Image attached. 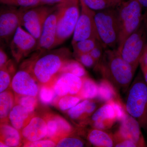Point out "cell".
Returning a JSON list of instances; mask_svg holds the SVG:
<instances>
[{"mask_svg":"<svg viewBox=\"0 0 147 147\" xmlns=\"http://www.w3.org/2000/svg\"><path fill=\"white\" fill-rule=\"evenodd\" d=\"M38 96L40 101L47 105L55 103L59 97L55 93L53 86L50 85L40 86Z\"/></svg>","mask_w":147,"mask_h":147,"instance_id":"30","label":"cell"},{"mask_svg":"<svg viewBox=\"0 0 147 147\" xmlns=\"http://www.w3.org/2000/svg\"><path fill=\"white\" fill-rule=\"evenodd\" d=\"M56 5H40L27 8H19L21 26L38 40H39L47 17Z\"/></svg>","mask_w":147,"mask_h":147,"instance_id":"8","label":"cell"},{"mask_svg":"<svg viewBox=\"0 0 147 147\" xmlns=\"http://www.w3.org/2000/svg\"><path fill=\"white\" fill-rule=\"evenodd\" d=\"M82 88L77 96L82 100L95 99L98 94V84L88 76L82 78Z\"/></svg>","mask_w":147,"mask_h":147,"instance_id":"25","label":"cell"},{"mask_svg":"<svg viewBox=\"0 0 147 147\" xmlns=\"http://www.w3.org/2000/svg\"><path fill=\"white\" fill-rule=\"evenodd\" d=\"M119 122L117 113L111 100L102 103L92 114L88 124L92 128L108 130Z\"/></svg>","mask_w":147,"mask_h":147,"instance_id":"14","label":"cell"},{"mask_svg":"<svg viewBox=\"0 0 147 147\" xmlns=\"http://www.w3.org/2000/svg\"><path fill=\"white\" fill-rule=\"evenodd\" d=\"M95 21L99 40L105 49H117L120 29L116 8L96 11Z\"/></svg>","mask_w":147,"mask_h":147,"instance_id":"4","label":"cell"},{"mask_svg":"<svg viewBox=\"0 0 147 147\" xmlns=\"http://www.w3.org/2000/svg\"><path fill=\"white\" fill-rule=\"evenodd\" d=\"M142 129L138 122L127 113L116 132L122 137L134 142L137 147H147Z\"/></svg>","mask_w":147,"mask_h":147,"instance_id":"18","label":"cell"},{"mask_svg":"<svg viewBox=\"0 0 147 147\" xmlns=\"http://www.w3.org/2000/svg\"><path fill=\"white\" fill-rule=\"evenodd\" d=\"M97 99L82 100L67 111L69 117L79 126L84 127L92 114L102 103Z\"/></svg>","mask_w":147,"mask_h":147,"instance_id":"16","label":"cell"},{"mask_svg":"<svg viewBox=\"0 0 147 147\" xmlns=\"http://www.w3.org/2000/svg\"><path fill=\"white\" fill-rule=\"evenodd\" d=\"M147 12L139 27L117 48L122 57L137 68L147 44Z\"/></svg>","mask_w":147,"mask_h":147,"instance_id":"6","label":"cell"},{"mask_svg":"<svg viewBox=\"0 0 147 147\" xmlns=\"http://www.w3.org/2000/svg\"><path fill=\"white\" fill-rule=\"evenodd\" d=\"M15 67L11 60L0 68V92L8 89L15 74Z\"/></svg>","mask_w":147,"mask_h":147,"instance_id":"26","label":"cell"},{"mask_svg":"<svg viewBox=\"0 0 147 147\" xmlns=\"http://www.w3.org/2000/svg\"><path fill=\"white\" fill-rule=\"evenodd\" d=\"M91 9L98 11L108 9L116 8L124 0H83Z\"/></svg>","mask_w":147,"mask_h":147,"instance_id":"27","label":"cell"},{"mask_svg":"<svg viewBox=\"0 0 147 147\" xmlns=\"http://www.w3.org/2000/svg\"><path fill=\"white\" fill-rule=\"evenodd\" d=\"M64 0H40V5H55L63 2Z\"/></svg>","mask_w":147,"mask_h":147,"instance_id":"41","label":"cell"},{"mask_svg":"<svg viewBox=\"0 0 147 147\" xmlns=\"http://www.w3.org/2000/svg\"><path fill=\"white\" fill-rule=\"evenodd\" d=\"M55 47L63 43L73 34L80 15V0H64L59 4Z\"/></svg>","mask_w":147,"mask_h":147,"instance_id":"7","label":"cell"},{"mask_svg":"<svg viewBox=\"0 0 147 147\" xmlns=\"http://www.w3.org/2000/svg\"><path fill=\"white\" fill-rule=\"evenodd\" d=\"M38 40L19 26L9 43L11 53L17 63L36 51Z\"/></svg>","mask_w":147,"mask_h":147,"instance_id":"11","label":"cell"},{"mask_svg":"<svg viewBox=\"0 0 147 147\" xmlns=\"http://www.w3.org/2000/svg\"><path fill=\"white\" fill-rule=\"evenodd\" d=\"M87 139L94 147H115L113 134L106 130L92 128L88 131Z\"/></svg>","mask_w":147,"mask_h":147,"instance_id":"20","label":"cell"},{"mask_svg":"<svg viewBox=\"0 0 147 147\" xmlns=\"http://www.w3.org/2000/svg\"><path fill=\"white\" fill-rule=\"evenodd\" d=\"M143 7L137 0H124L116 8L120 29L118 47L140 26L144 17Z\"/></svg>","mask_w":147,"mask_h":147,"instance_id":"5","label":"cell"},{"mask_svg":"<svg viewBox=\"0 0 147 147\" xmlns=\"http://www.w3.org/2000/svg\"><path fill=\"white\" fill-rule=\"evenodd\" d=\"M68 72L83 78L88 76L87 71L84 66L77 61L69 60L66 63L62 71V73Z\"/></svg>","mask_w":147,"mask_h":147,"instance_id":"32","label":"cell"},{"mask_svg":"<svg viewBox=\"0 0 147 147\" xmlns=\"http://www.w3.org/2000/svg\"><path fill=\"white\" fill-rule=\"evenodd\" d=\"M0 11V38L1 41L9 44L17 29L21 26L19 8L6 5Z\"/></svg>","mask_w":147,"mask_h":147,"instance_id":"12","label":"cell"},{"mask_svg":"<svg viewBox=\"0 0 147 147\" xmlns=\"http://www.w3.org/2000/svg\"><path fill=\"white\" fill-rule=\"evenodd\" d=\"M10 87L15 95L37 96L40 85L32 73L30 59L24 61L15 73Z\"/></svg>","mask_w":147,"mask_h":147,"instance_id":"9","label":"cell"},{"mask_svg":"<svg viewBox=\"0 0 147 147\" xmlns=\"http://www.w3.org/2000/svg\"><path fill=\"white\" fill-rule=\"evenodd\" d=\"M99 42H100L99 40L95 38H88L77 41L71 44L74 50V56L90 53Z\"/></svg>","mask_w":147,"mask_h":147,"instance_id":"28","label":"cell"},{"mask_svg":"<svg viewBox=\"0 0 147 147\" xmlns=\"http://www.w3.org/2000/svg\"><path fill=\"white\" fill-rule=\"evenodd\" d=\"M139 66L145 82L147 84V44L139 61Z\"/></svg>","mask_w":147,"mask_h":147,"instance_id":"39","label":"cell"},{"mask_svg":"<svg viewBox=\"0 0 147 147\" xmlns=\"http://www.w3.org/2000/svg\"><path fill=\"white\" fill-rule=\"evenodd\" d=\"M34 115L29 113L21 105L15 103L9 115V123L21 131Z\"/></svg>","mask_w":147,"mask_h":147,"instance_id":"22","label":"cell"},{"mask_svg":"<svg viewBox=\"0 0 147 147\" xmlns=\"http://www.w3.org/2000/svg\"><path fill=\"white\" fill-rule=\"evenodd\" d=\"M80 15L73 33L71 44L90 38H96L100 41L95 21L96 11L87 6L83 0H80Z\"/></svg>","mask_w":147,"mask_h":147,"instance_id":"10","label":"cell"},{"mask_svg":"<svg viewBox=\"0 0 147 147\" xmlns=\"http://www.w3.org/2000/svg\"><path fill=\"white\" fill-rule=\"evenodd\" d=\"M15 97L16 104L21 105L29 113L34 114V110L38 103L37 96L15 95Z\"/></svg>","mask_w":147,"mask_h":147,"instance_id":"31","label":"cell"},{"mask_svg":"<svg viewBox=\"0 0 147 147\" xmlns=\"http://www.w3.org/2000/svg\"><path fill=\"white\" fill-rule=\"evenodd\" d=\"M102 43L99 42L97 45L90 52V54L96 62V64L102 58V55L105 50Z\"/></svg>","mask_w":147,"mask_h":147,"instance_id":"38","label":"cell"},{"mask_svg":"<svg viewBox=\"0 0 147 147\" xmlns=\"http://www.w3.org/2000/svg\"></svg>","mask_w":147,"mask_h":147,"instance_id":"44","label":"cell"},{"mask_svg":"<svg viewBox=\"0 0 147 147\" xmlns=\"http://www.w3.org/2000/svg\"><path fill=\"white\" fill-rule=\"evenodd\" d=\"M0 2L4 5L19 8H27L40 5V0H0Z\"/></svg>","mask_w":147,"mask_h":147,"instance_id":"34","label":"cell"},{"mask_svg":"<svg viewBox=\"0 0 147 147\" xmlns=\"http://www.w3.org/2000/svg\"><path fill=\"white\" fill-rule=\"evenodd\" d=\"M82 78L68 72L61 74L52 86L57 96L77 95L82 88Z\"/></svg>","mask_w":147,"mask_h":147,"instance_id":"17","label":"cell"},{"mask_svg":"<svg viewBox=\"0 0 147 147\" xmlns=\"http://www.w3.org/2000/svg\"><path fill=\"white\" fill-rule=\"evenodd\" d=\"M9 61L8 57L1 47L0 49V68L4 66Z\"/></svg>","mask_w":147,"mask_h":147,"instance_id":"40","label":"cell"},{"mask_svg":"<svg viewBox=\"0 0 147 147\" xmlns=\"http://www.w3.org/2000/svg\"><path fill=\"white\" fill-rule=\"evenodd\" d=\"M74 134L61 138L57 142L56 147H81L85 146L86 142L79 136Z\"/></svg>","mask_w":147,"mask_h":147,"instance_id":"33","label":"cell"},{"mask_svg":"<svg viewBox=\"0 0 147 147\" xmlns=\"http://www.w3.org/2000/svg\"><path fill=\"white\" fill-rule=\"evenodd\" d=\"M59 13V5L58 4L45 21L42 33L38 40L36 51H47L56 47L57 23Z\"/></svg>","mask_w":147,"mask_h":147,"instance_id":"13","label":"cell"},{"mask_svg":"<svg viewBox=\"0 0 147 147\" xmlns=\"http://www.w3.org/2000/svg\"><path fill=\"white\" fill-rule=\"evenodd\" d=\"M0 147H8V146H7L6 144L4 143L3 142H0Z\"/></svg>","mask_w":147,"mask_h":147,"instance_id":"43","label":"cell"},{"mask_svg":"<svg viewBox=\"0 0 147 147\" xmlns=\"http://www.w3.org/2000/svg\"><path fill=\"white\" fill-rule=\"evenodd\" d=\"M81 100L77 95H67L58 97L54 103L61 111H67L77 105Z\"/></svg>","mask_w":147,"mask_h":147,"instance_id":"29","label":"cell"},{"mask_svg":"<svg viewBox=\"0 0 147 147\" xmlns=\"http://www.w3.org/2000/svg\"><path fill=\"white\" fill-rule=\"evenodd\" d=\"M76 61L79 62L82 65L87 68H94L96 65V62L91 56L90 53H85L74 56Z\"/></svg>","mask_w":147,"mask_h":147,"instance_id":"35","label":"cell"},{"mask_svg":"<svg viewBox=\"0 0 147 147\" xmlns=\"http://www.w3.org/2000/svg\"><path fill=\"white\" fill-rule=\"evenodd\" d=\"M20 132L24 144L45 139L47 134L46 121L44 117L34 115Z\"/></svg>","mask_w":147,"mask_h":147,"instance_id":"19","label":"cell"},{"mask_svg":"<svg viewBox=\"0 0 147 147\" xmlns=\"http://www.w3.org/2000/svg\"><path fill=\"white\" fill-rule=\"evenodd\" d=\"M24 147H56L57 143L51 139H45L32 142L24 143Z\"/></svg>","mask_w":147,"mask_h":147,"instance_id":"37","label":"cell"},{"mask_svg":"<svg viewBox=\"0 0 147 147\" xmlns=\"http://www.w3.org/2000/svg\"><path fill=\"white\" fill-rule=\"evenodd\" d=\"M124 107L127 113L147 132V84L140 71L126 92Z\"/></svg>","mask_w":147,"mask_h":147,"instance_id":"3","label":"cell"},{"mask_svg":"<svg viewBox=\"0 0 147 147\" xmlns=\"http://www.w3.org/2000/svg\"><path fill=\"white\" fill-rule=\"evenodd\" d=\"M43 117L47 123V139L53 140L57 143L61 138L76 132L75 128L61 116L48 113Z\"/></svg>","mask_w":147,"mask_h":147,"instance_id":"15","label":"cell"},{"mask_svg":"<svg viewBox=\"0 0 147 147\" xmlns=\"http://www.w3.org/2000/svg\"><path fill=\"white\" fill-rule=\"evenodd\" d=\"M71 56V52L66 47L36 51L29 59L32 73L39 85H52L62 73Z\"/></svg>","mask_w":147,"mask_h":147,"instance_id":"2","label":"cell"},{"mask_svg":"<svg viewBox=\"0 0 147 147\" xmlns=\"http://www.w3.org/2000/svg\"><path fill=\"white\" fill-rule=\"evenodd\" d=\"M98 94L96 99L105 103L111 100H121L119 92L113 84L104 79H101L98 83Z\"/></svg>","mask_w":147,"mask_h":147,"instance_id":"23","label":"cell"},{"mask_svg":"<svg viewBox=\"0 0 147 147\" xmlns=\"http://www.w3.org/2000/svg\"><path fill=\"white\" fill-rule=\"evenodd\" d=\"M15 104V95L11 90L7 89L0 94L1 123L9 122L8 117Z\"/></svg>","mask_w":147,"mask_h":147,"instance_id":"24","label":"cell"},{"mask_svg":"<svg viewBox=\"0 0 147 147\" xmlns=\"http://www.w3.org/2000/svg\"><path fill=\"white\" fill-rule=\"evenodd\" d=\"M142 7L147 8V0H137Z\"/></svg>","mask_w":147,"mask_h":147,"instance_id":"42","label":"cell"},{"mask_svg":"<svg viewBox=\"0 0 147 147\" xmlns=\"http://www.w3.org/2000/svg\"><path fill=\"white\" fill-rule=\"evenodd\" d=\"M1 142L8 147H19L23 146L24 142L21 132L9 122L1 123Z\"/></svg>","mask_w":147,"mask_h":147,"instance_id":"21","label":"cell"},{"mask_svg":"<svg viewBox=\"0 0 147 147\" xmlns=\"http://www.w3.org/2000/svg\"><path fill=\"white\" fill-rule=\"evenodd\" d=\"M113 134L115 147H137V145L131 140L125 139L115 132Z\"/></svg>","mask_w":147,"mask_h":147,"instance_id":"36","label":"cell"},{"mask_svg":"<svg viewBox=\"0 0 147 147\" xmlns=\"http://www.w3.org/2000/svg\"><path fill=\"white\" fill-rule=\"evenodd\" d=\"M94 69L118 91L125 93L132 83L137 68L122 57L117 48H108Z\"/></svg>","mask_w":147,"mask_h":147,"instance_id":"1","label":"cell"}]
</instances>
